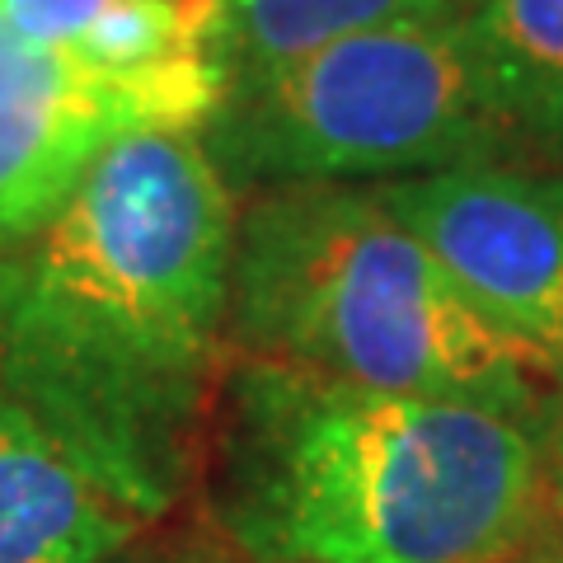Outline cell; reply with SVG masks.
<instances>
[{
    "label": "cell",
    "mask_w": 563,
    "mask_h": 563,
    "mask_svg": "<svg viewBox=\"0 0 563 563\" xmlns=\"http://www.w3.org/2000/svg\"><path fill=\"white\" fill-rule=\"evenodd\" d=\"M540 493V446L512 409L268 362L231 385L221 517L263 563H507Z\"/></svg>",
    "instance_id": "cell-2"
},
{
    "label": "cell",
    "mask_w": 563,
    "mask_h": 563,
    "mask_svg": "<svg viewBox=\"0 0 563 563\" xmlns=\"http://www.w3.org/2000/svg\"><path fill=\"white\" fill-rule=\"evenodd\" d=\"M0 306H5V254H0Z\"/></svg>",
    "instance_id": "cell-11"
},
{
    "label": "cell",
    "mask_w": 563,
    "mask_h": 563,
    "mask_svg": "<svg viewBox=\"0 0 563 563\" xmlns=\"http://www.w3.org/2000/svg\"><path fill=\"white\" fill-rule=\"evenodd\" d=\"M151 517L0 390V563H113Z\"/></svg>",
    "instance_id": "cell-7"
},
{
    "label": "cell",
    "mask_w": 563,
    "mask_h": 563,
    "mask_svg": "<svg viewBox=\"0 0 563 563\" xmlns=\"http://www.w3.org/2000/svg\"><path fill=\"white\" fill-rule=\"evenodd\" d=\"M231 329L250 362L385 395L526 409L536 372L437 268L380 188L287 184L235 231Z\"/></svg>",
    "instance_id": "cell-3"
},
{
    "label": "cell",
    "mask_w": 563,
    "mask_h": 563,
    "mask_svg": "<svg viewBox=\"0 0 563 563\" xmlns=\"http://www.w3.org/2000/svg\"><path fill=\"white\" fill-rule=\"evenodd\" d=\"M132 132L184 128L146 90L0 20V254L38 235L85 169Z\"/></svg>",
    "instance_id": "cell-6"
},
{
    "label": "cell",
    "mask_w": 563,
    "mask_h": 563,
    "mask_svg": "<svg viewBox=\"0 0 563 563\" xmlns=\"http://www.w3.org/2000/svg\"><path fill=\"white\" fill-rule=\"evenodd\" d=\"M465 24L507 132L563 155V0H479Z\"/></svg>",
    "instance_id": "cell-9"
},
{
    "label": "cell",
    "mask_w": 563,
    "mask_h": 563,
    "mask_svg": "<svg viewBox=\"0 0 563 563\" xmlns=\"http://www.w3.org/2000/svg\"><path fill=\"white\" fill-rule=\"evenodd\" d=\"M118 563V559H113ZM132 563H184V559H132Z\"/></svg>",
    "instance_id": "cell-12"
},
{
    "label": "cell",
    "mask_w": 563,
    "mask_h": 563,
    "mask_svg": "<svg viewBox=\"0 0 563 563\" xmlns=\"http://www.w3.org/2000/svg\"><path fill=\"white\" fill-rule=\"evenodd\" d=\"M512 132L465 14L409 20L310 52L211 113V161L263 184H357L493 161ZM221 169V174H225Z\"/></svg>",
    "instance_id": "cell-4"
},
{
    "label": "cell",
    "mask_w": 563,
    "mask_h": 563,
    "mask_svg": "<svg viewBox=\"0 0 563 563\" xmlns=\"http://www.w3.org/2000/svg\"><path fill=\"white\" fill-rule=\"evenodd\" d=\"M380 198L536 376L563 372V179L465 161L390 179Z\"/></svg>",
    "instance_id": "cell-5"
},
{
    "label": "cell",
    "mask_w": 563,
    "mask_h": 563,
    "mask_svg": "<svg viewBox=\"0 0 563 563\" xmlns=\"http://www.w3.org/2000/svg\"><path fill=\"white\" fill-rule=\"evenodd\" d=\"M235 202L198 132L118 136L5 254L0 390L146 517L231 320Z\"/></svg>",
    "instance_id": "cell-1"
},
{
    "label": "cell",
    "mask_w": 563,
    "mask_h": 563,
    "mask_svg": "<svg viewBox=\"0 0 563 563\" xmlns=\"http://www.w3.org/2000/svg\"><path fill=\"white\" fill-rule=\"evenodd\" d=\"M113 0H0V20L43 47H76Z\"/></svg>",
    "instance_id": "cell-10"
},
{
    "label": "cell",
    "mask_w": 563,
    "mask_h": 563,
    "mask_svg": "<svg viewBox=\"0 0 563 563\" xmlns=\"http://www.w3.org/2000/svg\"><path fill=\"white\" fill-rule=\"evenodd\" d=\"M225 95L306 62L310 52L409 20H437L451 0H202Z\"/></svg>",
    "instance_id": "cell-8"
}]
</instances>
